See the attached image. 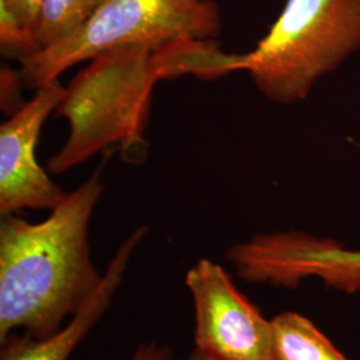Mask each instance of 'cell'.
I'll return each instance as SVG.
<instances>
[{"instance_id":"obj_1","label":"cell","mask_w":360,"mask_h":360,"mask_svg":"<svg viewBox=\"0 0 360 360\" xmlns=\"http://www.w3.org/2000/svg\"><path fill=\"white\" fill-rule=\"evenodd\" d=\"M242 68V55L224 52L217 39L181 38L162 44H126L91 59L77 72L55 115L68 122V138L47 163L62 174L117 144L129 163H142L155 84L193 75L217 80Z\"/></svg>"},{"instance_id":"obj_2","label":"cell","mask_w":360,"mask_h":360,"mask_svg":"<svg viewBox=\"0 0 360 360\" xmlns=\"http://www.w3.org/2000/svg\"><path fill=\"white\" fill-rule=\"evenodd\" d=\"M104 193L101 169L30 223L0 220V342L16 330L49 338L77 315L103 282L91 257L89 230Z\"/></svg>"},{"instance_id":"obj_3","label":"cell","mask_w":360,"mask_h":360,"mask_svg":"<svg viewBox=\"0 0 360 360\" xmlns=\"http://www.w3.org/2000/svg\"><path fill=\"white\" fill-rule=\"evenodd\" d=\"M358 51L360 0H287L257 47L242 53V71L272 103L295 104Z\"/></svg>"},{"instance_id":"obj_4","label":"cell","mask_w":360,"mask_h":360,"mask_svg":"<svg viewBox=\"0 0 360 360\" xmlns=\"http://www.w3.org/2000/svg\"><path fill=\"white\" fill-rule=\"evenodd\" d=\"M221 15L214 0H103L67 38L20 59L25 86L37 90L70 67L126 44H162L181 38L217 39Z\"/></svg>"},{"instance_id":"obj_5","label":"cell","mask_w":360,"mask_h":360,"mask_svg":"<svg viewBox=\"0 0 360 360\" xmlns=\"http://www.w3.org/2000/svg\"><path fill=\"white\" fill-rule=\"evenodd\" d=\"M193 302L195 348L220 360H274L272 321L220 264L202 257L186 278Z\"/></svg>"},{"instance_id":"obj_6","label":"cell","mask_w":360,"mask_h":360,"mask_svg":"<svg viewBox=\"0 0 360 360\" xmlns=\"http://www.w3.org/2000/svg\"><path fill=\"white\" fill-rule=\"evenodd\" d=\"M65 89L58 80L37 89L25 103L0 126V215L22 210H50L67 193L37 160L40 131L56 110Z\"/></svg>"},{"instance_id":"obj_7","label":"cell","mask_w":360,"mask_h":360,"mask_svg":"<svg viewBox=\"0 0 360 360\" xmlns=\"http://www.w3.org/2000/svg\"><path fill=\"white\" fill-rule=\"evenodd\" d=\"M147 232L146 226L138 227L119 245L104 271L101 287L62 330L43 339L13 333L0 342V360H68L77 345L110 309L129 269V260Z\"/></svg>"},{"instance_id":"obj_8","label":"cell","mask_w":360,"mask_h":360,"mask_svg":"<svg viewBox=\"0 0 360 360\" xmlns=\"http://www.w3.org/2000/svg\"><path fill=\"white\" fill-rule=\"evenodd\" d=\"M271 321L274 360H348L309 318L285 311Z\"/></svg>"},{"instance_id":"obj_9","label":"cell","mask_w":360,"mask_h":360,"mask_svg":"<svg viewBox=\"0 0 360 360\" xmlns=\"http://www.w3.org/2000/svg\"><path fill=\"white\" fill-rule=\"evenodd\" d=\"M102 3L103 0H43L31 32L35 52L44 50L75 32Z\"/></svg>"},{"instance_id":"obj_10","label":"cell","mask_w":360,"mask_h":360,"mask_svg":"<svg viewBox=\"0 0 360 360\" xmlns=\"http://www.w3.org/2000/svg\"><path fill=\"white\" fill-rule=\"evenodd\" d=\"M41 3L43 0H0V16L11 19L22 30H25L32 44L31 32L37 23Z\"/></svg>"},{"instance_id":"obj_11","label":"cell","mask_w":360,"mask_h":360,"mask_svg":"<svg viewBox=\"0 0 360 360\" xmlns=\"http://www.w3.org/2000/svg\"><path fill=\"white\" fill-rule=\"evenodd\" d=\"M1 110L13 115L19 108H22L26 102L22 99L20 84L23 83L20 71L16 72L11 68H1Z\"/></svg>"},{"instance_id":"obj_12","label":"cell","mask_w":360,"mask_h":360,"mask_svg":"<svg viewBox=\"0 0 360 360\" xmlns=\"http://www.w3.org/2000/svg\"><path fill=\"white\" fill-rule=\"evenodd\" d=\"M107 360V359H96ZM129 360H179L174 351L167 345H162L158 342H146L135 348Z\"/></svg>"},{"instance_id":"obj_13","label":"cell","mask_w":360,"mask_h":360,"mask_svg":"<svg viewBox=\"0 0 360 360\" xmlns=\"http://www.w3.org/2000/svg\"><path fill=\"white\" fill-rule=\"evenodd\" d=\"M346 264L349 270L360 274V251L348 250L346 252Z\"/></svg>"},{"instance_id":"obj_14","label":"cell","mask_w":360,"mask_h":360,"mask_svg":"<svg viewBox=\"0 0 360 360\" xmlns=\"http://www.w3.org/2000/svg\"><path fill=\"white\" fill-rule=\"evenodd\" d=\"M187 360H220L217 359V358H214V356H210V355H207L205 352H202V351H199L198 348H193V351L190 352V355H188V358Z\"/></svg>"}]
</instances>
